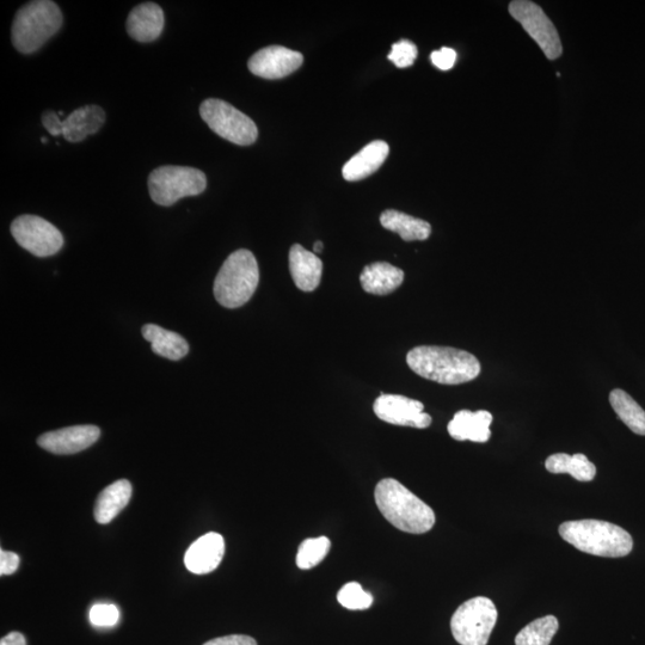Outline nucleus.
Listing matches in <instances>:
<instances>
[{"instance_id": "obj_37", "label": "nucleus", "mask_w": 645, "mask_h": 645, "mask_svg": "<svg viewBox=\"0 0 645 645\" xmlns=\"http://www.w3.org/2000/svg\"><path fill=\"white\" fill-rule=\"evenodd\" d=\"M41 141H42V143H45V144L47 143V139H46V138H42V139H41Z\"/></svg>"}, {"instance_id": "obj_1", "label": "nucleus", "mask_w": 645, "mask_h": 645, "mask_svg": "<svg viewBox=\"0 0 645 645\" xmlns=\"http://www.w3.org/2000/svg\"><path fill=\"white\" fill-rule=\"evenodd\" d=\"M407 364L420 377L444 385L469 383L481 373L475 355L451 347H416L408 353Z\"/></svg>"}, {"instance_id": "obj_29", "label": "nucleus", "mask_w": 645, "mask_h": 645, "mask_svg": "<svg viewBox=\"0 0 645 645\" xmlns=\"http://www.w3.org/2000/svg\"><path fill=\"white\" fill-rule=\"evenodd\" d=\"M417 55H419V51H417L415 43L409 40H401L392 46L391 53L387 58L399 69H407V67L415 63Z\"/></svg>"}, {"instance_id": "obj_4", "label": "nucleus", "mask_w": 645, "mask_h": 645, "mask_svg": "<svg viewBox=\"0 0 645 645\" xmlns=\"http://www.w3.org/2000/svg\"><path fill=\"white\" fill-rule=\"evenodd\" d=\"M63 14L51 0H35L17 11L12 24V43L18 52L38 51L63 26Z\"/></svg>"}, {"instance_id": "obj_7", "label": "nucleus", "mask_w": 645, "mask_h": 645, "mask_svg": "<svg viewBox=\"0 0 645 645\" xmlns=\"http://www.w3.org/2000/svg\"><path fill=\"white\" fill-rule=\"evenodd\" d=\"M497 617L499 613L490 599L477 597L465 601L451 619L454 640L460 645H487Z\"/></svg>"}, {"instance_id": "obj_31", "label": "nucleus", "mask_w": 645, "mask_h": 645, "mask_svg": "<svg viewBox=\"0 0 645 645\" xmlns=\"http://www.w3.org/2000/svg\"><path fill=\"white\" fill-rule=\"evenodd\" d=\"M430 60L439 70L448 71L456 64L457 53L452 48L444 47L440 51L433 52L430 55Z\"/></svg>"}, {"instance_id": "obj_26", "label": "nucleus", "mask_w": 645, "mask_h": 645, "mask_svg": "<svg viewBox=\"0 0 645 645\" xmlns=\"http://www.w3.org/2000/svg\"><path fill=\"white\" fill-rule=\"evenodd\" d=\"M559 628L555 616L533 620L515 637V645H550Z\"/></svg>"}, {"instance_id": "obj_11", "label": "nucleus", "mask_w": 645, "mask_h": 645, "mask_svg": "<svg viewBox=\"0 0 645 645\" xmlns=\"http://www.w3.org/2000/svg\"><path fill=\"white\" fill-rule=\"evenodd\" d=\"M374 414L390 425L419 429L432 425V417L426 414L425 405L399 395H380L373 405Z\"/></svg>"}, {"instance_id": "obj_17", "label": "nucleus", "mask_w": 645, "mask_h": 645, "mask_svg": "<svg viewBox=\"0 0 645 645\" xmlns=\"http://www.w3.org/2000/svg\"><path fill=\"white\" fill-rule=\"evenodd\" d=\"M290 270L300 291L313 292L321 282L323 262L315 253L294 244L290 251Z\"/></svg>"}, {"instance_id": "obj_30", "label": "nucleus", "mask_w": 645, "mask_h": 645, "mask_svg": "<svg viewBox=\"0 0 645 645\" xmlns=\"http://www.w3.org/2000/svg\"><path fill=\"white\" fill-rule=\"evenodd\" d=\"M119 608L112 604H96L90 610V622L96 628H112L118 624Z\"/></svg>"}, {"instance_id": "obj_33", "label": "nucleus", "mask_w": 645, "mask_h": 645, "mask_svg": "<svg viewBox=\"0 0 645 645\" xmlns=\"http://www.w3.org/2000/svg\"><path fill=\"white\" fill-rule=\"evenodd\" d=\"M204 645H257L253 637L245 635H231L225 637L214 638Z\"/></svg>"}, {"instance_id": "obj_22", "label": "nucleus", "mask_w": 645, "mask_h": 645, "mask_svg": "<svg viewBox=\"0 0 645 645\" xmlns=\"http://www.w3.org/2000/svg\"><path fill=\"white\" fill-rule=\"evenodd\" d=\"M144 339L151 343L153 353L172 361L181 360L189 353V346L181 335L165 330L156 324H146L141 329Z\"/></svg>"}, {"instance_id": "obj_13", "label": "nucleus", "mask_w": 645, "mask_h": 645, "mask_svg": "<svg viewBox=\"0 0 645 645\" xmlns=\"http://www.w3.org/2000/svg\"><path fill=\"white\" fill-rule=\"evenodd\" d=\"M101 430L96 426H73L42 434L38 445L54 454H76L86 450L100 438Z\"/></svg>"}, {"instance_id": "obj_10", "label": "nucleus", "mask_w": 645, "mask_h": 645, "mask_svg": "<svg viewBox=\"0 0 645 645\" xmlns=\"http://www.w3.org/2000/svg\"><path fill=\"white\" fill-rule=\"evenodd\" d=\"M12 237L30 254L53 256L64 247V237L57 227L38 215H21L11 224Z\"/></svg>"}, {"instance_id": "obj_3", "label": "nucleus", "mask_w": 645, "mask_h": 645, "mask_svg": "<svg viewBox=\"0 0 645 645\" xmlns=\"http://www.w3.org/2000/svg\"><path fill=\"white\" fill-rule=\"evenodd\" d=\"M559 534L577 550L593 556L625 557L634 549L630 533L611 522L592 519L568 521L559 526Z\"/></svg>"}, {"instance_id": "obj_23", "label": "nucleus", "mask_w": 645, "mask_h": 645, "mask_svg": "<svg viewBox=\"0 0 645 645\" xmlns=\"http://www.w3.org/2000/svg\"><path fill=\"white\" fill-rule=\"evenodd\" d=\"M380 223L386 230L398 233L405 242L426 241L432 233V226L427 221L395 210L383 212Z\"/></svg>"}, {"instance_id": "obj_15", "label": "nucleus", "mask_w": 645, "mask_h": 645, "mask_svg": "<svg viewBox=\"0 0 645 645\" xmlns=\"http://www.w3.org/2000/svg\"><path fill=\"white\" fill-rule=\"evenodd\" d=\"M164 12L155 3H143L131 11L127 18V33L139 42H152L161 36L164 29Z\"/></svg>"}, {"instance_id": "obj_14", "label": "nucleus", "mask_w": 645, "mask_h": 645, "mask_svg": "<svg viewBox=\"0 0 645 645\" xmlns=\"http://www.w3.org/2000/svg\"><path fill=\"white\" fill-rule=\"evenodd\" d=\"M225 555V540L219 533L210 532L189 546L184 564L190 573L205 575L219 567Z\"/></svg>"}, {"instance_id": "obj_35", "label": "nucleus", "mask_w": 645, "mask_h": 645, "mask_svg": "<svg viewBox=\"0 0 645 645\" xmlns=\"http://www.w3.org/2000/svg\"><path fill=\"white\" fill-rule=\"evenodd\" d=\"M0 645H27L26 638L20 632H10L8 636L2 638Z\"/></svg>"}, {"instance_id": "obj_19", "label": "nucleus", "mask_w": 645, "mask_h": 645, "mask_svg": "<svg viewBox=\"0 0 645 645\" xmlns=\"http://www.w3.org/2000/svg\"><path fill=\"white\" fill-rule=\"evenodd\" d=\"M403 281V270L386 262L368 264L360 275L364 291L376 296H387L395 292L398 287H401Z\"/></svg>"}, {"instance_id": "obj_27", "label": "nucleus", "mask_w": 645, "mask_h": 645, "mask_svg": "<svg viewBox=\"0 0 645 645\" xmlns=\"http://www.w3.org/2000/svg\"><path fill=\"white\" fill-rule=\"evenodd\" d=\"M331 548L330 539L327 537L310 538L300 544L297 565L299 569L309 570L322 563Z\"/></svg>"}, {"instance_id": "obj_24", "label": "nucleus", "mask_w": 645, "mask_h": 645, "mask_svg": "<svg viewBox=\"0 0 645 645\" xmlns=\"http://www.w3.org/2000/svg\"><path fill=\"white\" fill-rule=\"evenodd\" d=\"M545 468L555 475L569 473L580 482H591L597 475L595 465L589 462L585 454L581 453L574 454V456L565 453L552 454L546 459Z\"/></svg>"}, {"instance_id": "obj_8", "label": "nucleus", "mask_w": 645, "mask_h": 645, "mask_svg": "<svg viewBox=\"0 0 645 645\" xmlns=\"http://www.w3.org/2000/svg\"><path fill=\"white\" fill-rule=\"evenodd\" d=\"M200 115L214 133L233 144L249 146L257 140L255 122L230 103L210 98L201 104Z\"/></svg>"}, {"instance_id": "obj_34", "label": "nucleus", "mask_w": 645, "mask_h": 645, "mask_svg": "<svg viewBox=\"0 0 645 645\" xmlns=\"http://www.w3.org/2000/svg\"><path fill=\"white\" fill-rule=\"evenodd\" d=\"M63 120L59 118V114L55 112H46L42 115V125L46 127L47 131L57 137L63 135Z\"/></svg>"}, {"instance_id": "obj_6", "label": "nucleus", "mask_w": 645, "mask_h": 645, "mask_svg": "<svg viewBox=\"0 0 645 645\" xmlns=\"http://www.w3.org/2000/svg\"><path fill=\"white\" fill-rule=\"evenodd\" d=\"M206 188V175L195 168L165 165L153 170L149 176L150 195L159 206H172L187 196L204 193Z\"/></svg>"}, {"instance_id": "obj_32", "label": "nucleus", "mask_w": 645, "mask_h": 645, "mask_svg": "<svg viewBox=\"0 0 645 645\" xmlns=\"http://www.w3.org/2000/svg\"><path fill=\"white\" fill-rule=\"evenodd\" d=\"M18 567H20V557L15 552L0 551V575L15 574Z\"/></svg>"}, {"instance_id": "obj_21", "label": "nucleus", "mask_w": 645, "mask_h": 645, "mask_svg": "<svg viewBox=\"0 0 645 645\" xmlns=\"http://www.w3.org/2000/svg\"><path fill=\"white\" fill-rule=\"evenodd\" d=\"M132 497V484L127 479H120L113 484L108 485L106 489L98 495L95 505V519L98 524L107 525L113 521L126 506Z\"/></svg>"}, {"instance_id": "obj_18", "label": "nucleus", "mask_w": 645, "mask_h": 645, "mask_svg": "<svg viewBox=\"0 0 645 645\" xmlns=\"http://www.w3.org/2000/svg\"><path fill=\"white\" fill-rule=\"evenodd\" d=\"M389 153L390 147L385 141H372L344 165L342 169L344 180L355 182L371 176L382 167Z\"/></svg>"}, {"instance_id": "obj_20", "label": "nucleus", "mask_w": 645, "mask_h": 645, "mask_svg": "<svg viewBox=\"0 0 645 645\" xmlns=\"http://www.w3.org/2000/svg\"><path fill=\"white\" fill-rule=\"evenodd\" d=\"M106 121V113L98 106H85L75 110L63 120V137L69 143H79L88 135L100 131Z\"/></svg>"}, {"instance_id": "obj_25", "label": "nucleus", "mask_w": 645, "mask_h": 645, "mask_svg": "<svg viewBox=\"0 0 645 645\" xmlns=\"http://www.w3.org/2000/svg\"><path fill=\"white\" fill-rule=\"evenodd\" d=\"M610 403L619 420L635 434L645 436V411L628 392L622 389L613 390L610 393Z\"/></svg>"}, {"instance_id": "obj_36", "label": "nucleus", "mask_w": 645, "mask_h": 645, "mask_svg": "<svg viewBox=\"0 0 645 645\" xmlns=\"http://www.w3.org/2000/svg\"><path fill=\"white\" fill-rule=\"evenodd\" d=\"M323 248L324 247L322 242H316L315 247H313V251H315V254L322 253Z\"/></svg>"}, {"instance_id": "obj_16", "label": "nucleus", "mask_w": 645, "mask_h": 645, "mask_svg": "<svg viewBox=\"0 0 645 645\" xmlns=\"http://www.w3.org/2000/svg\"><path fill=\"white\" fill-rule=\"evenodd\" d=\"M491 423H493V415L487 410H478L476 413L460 410L448 423L447 430L454 440H470L484 444L490 439Z\"/></svg>"}, {"instance_id": "obj_5", "label": "nucleus", "mask_w": 645, "mask_h": 645, "mask_svg": "<svg viewBox=\"0 0 645 645\" xmlns=\"http://www.w3.org/2000/svg\"><path fill=\"white\" fill-rule=\"evenodd\" d=\"M260 269L253 253L241 249L227 257L214 281V297L226 309H237L253 298Z\"/></svg>"}, {"instance_id": "obj_12", "label": "nucleus", "mask_w": 645, "mask_h": 645, "mask_svg": "<svg viewBox=\"0 0 645 645\" xmlns=\"http://www.w3.org/2000/svg\"><path fill=\"white\" fill-rule=\"evenodd\" d=\"M303 63V54L282 46H269L256 52L248 67L257 77L281 79L292 75Z\"/></svg>"}, {"instance_id": "obj_28", "label": "nucleus", "mask_w": 645, "mask_h": 645, "mask_svg": "<svg viewBox=\"0 0 645 645\" xmlns=\"http://www.w3.org/2000/svg\"><path fill=\"white\" fill-rule=\"evenodd\" d=\"M337 600L344 608L352 611L367 610L373 604L372 595L364 591L358 582H349L343 586L337 594Z\"/></svg>"}, {"instance_id": "obj_9", "label": "nucleus", "mask_w": 645, "mask_h": 645, "mask_svg": "<svg viewBox=\"0 0 645 645\" xmlns=\"http://www.w3.org/2000/svg\"><path fill=\"white\" fill-rule=\"evenodd\" d=\"M509 14L518 21L525 32L542 49L545 57L556 60L563 53L561 38L554 23L545 15L542 8L528 0H514L509 4Z\"/></svg>"}, {"instance_id": "obj_2", "label": "nucleus", "mask_w": 645, "mask_h": 645, "mask_svg": "<svg viewBox=\"0 0 645 645\" xmlns=\"http://www.w3.org/2000/svg\"><path fill=\"white\" fill-rule=\"evenodd\" d=\"M374 497L384 518L398 530L423 534L435 525L433 509L396 479L385 478L380 481Z\"/></svg>"}]
</instances>
